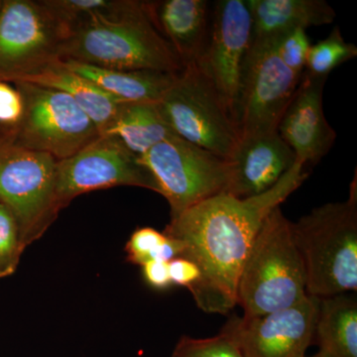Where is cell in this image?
Wrapping results in <instances>:
<instances>
[{"mask_svg": "<svg viewBox=\"0 0 357 357\" xmlns=\"http://www.w3.org/2000/svg\"><path fill=\"white\" fill-rule=\"evenodd\" d=\"M307 177L305 166L295 162L261 195L248 199L218 195L170 220L163 234L178 241L181 257L201 271V280L190 291L199 309L227 314L236 306L237 282L258 230Z\"/></svg>", "mask_w": 357, "mask_h": 357, "instance_id": "1", "label": "cell"}, {"mask_svg": "<svg viewBox=\"0 0 357 357\" xmlns=\"http://www.w3.org/2000/svg\"><path fill=\"white\" fill-rule=\"evenodd\" d=\"M60 60H72L103 69L149 70L178 74L184 69L175 52L155 29L133 0L116 15L93 14L70 28Z\"/></svg>", "mask_w": 357, "mask_h": 357, "instance_id": "2", "label": "cell"}, {"mask_svg": "<svg viewBox=\"0 0 357 357\" xmlns=\"http://www.w3.org/2000/svg\"><path fill=\"white\" fill-rule=\"evenodd\" d=\"M307 294L326 298L357 290V176L347 201L328 203L292 222Z\"/></svg>", "mask_w": 357, "mask_h": 357, "instance_id": "3", "label": "cell"}, {"mask_svg": "<svg viewBox=\"0 0 357 357\" xmlns=\"http://www.w3.org/2000/svg\"><path fill=\"white\" fill-rule=\"evenodd\" d=\"M307 295L292 222L278 206L265 218L249 250L237 282L236 305L244 316H262L288 309Z\"/></svg>", "mask_w": 357, "mask_h": 357, "instance_id": "4", "label": "cell"}, {"mask_svg": "<svg viewBox=\"0 0 357 357\" xmlns=\"http://www.w3.org/2000/svg\"><path fill=\"white\" fill-rule=\"evenodd\" d=\"M176 135L222 158L230 159L241 141L238 126L198 63L185 66L157 102Z\"/></svg>", "mask_w": 357, "mask_h": 357, "instance_id": "5", "label": "cell"}, {"mask_svg": "<svg viewBox=\"0 0 357 357\" xmlns=\"http://www.w3.org/2000/svg\"><path fill=\"white\" fill-rule=\"evenodd\" d=\"M24 102L20 121L0 135L17 146L69 158L100 136L95 123L63 91L28 82H15Z\"/></svg>", "mask_w": 357, "mask_h": 357, "instance_id": "6", "label": "cell"}, {"mask_svg": "<svg viewBox=\"0 0 357 357\" xmlns=\"http://www.w3.org/2000/svg\"><path fill=\"white\" fill-rule=\"evenodd\" d=\"M57 162L0 135V203L13 213L25 248L44 236L62 211L56 194Z\"/></svg>", "mask_w": 357, "mask_h": 357, "instance_id": "7", "label": "cell"}, {"mask_svg": "<svg viewBox=\"0 0 357 357\" xmlns=\"http://www.w3.org/2000/svg\"><path fill=\"white\" fill-rule=\"evenodd\" d=\"M170 206L171 220L220 194L229 183L227 160L178 136L155 145L139 157Z\"/></svg>", "mask_w": 357, "mask_h": 357, "instance_id": "8", "label": "cell"}, {"mask_svg": "<svg viewBox=\"0 0 357 357\" xmlns=\"http://www.w3.org/2000/svg\"><path fill=\"white\" fill-rule=\"evenodd\" d=\"M70 27L43 1L3 0L0 9V81L15 83L60 60Z\"/></svg>", "mask_w": 357, "mask_h": 357, "instance_id": "9", "label": "cell"}, {"mask_svg": "<svg viewBox=\"0 0 357 357\" xmlns=\"http://www.w3.org/2000/svg\"><path fill=\"white\" fill-rule=\"evenodd\" d=\"M278 35L253 38L244 62L237 126L241 138L277 131L301 77L288 69L277 51Z\"/></svg>", "mask_w": 357, "mask_h": 357, "instance_id": "10", "label": "cell"}, {"mask_svg": "<svg viewBox=\"0 0 357 357\" xmlns=\"http://www.w3.org/2000/svg\"><path fill=\"white\" fill-rule=\"evenodd\" d=\"M121 185L158 192L139 157L115 136L100 135L77 153L57 162L56 194L62 210L79 195Z\"/></svg>", "mask_w": 357, "mask_h": 357, "instance_id": "11", "label": "cell"}, {"mask_svg": "<svg viewBox=\"0 0 357 357\" xmlns=\"http://www.w3.org/2000/svg\"><path fill=\"white\" fill-rule=\"evenodd\" d=\"M252 40V18L245 1L220 0L213 4L208 42L198 64L236 123L244 62Z\"/></svg>", "mask_w": 357, "mask_h": 357, "instance_id": "12", "label": "cell"}, {"mask_svg": "<svg viewBox=\"0 0 357 357\" xmlns=\"http://www.w3.org/2000/svg\"><path fill=\"white\" fill-rule=\"evenodd\" d=\"M319 298L262 316H234L220 332L234 340L243 357H304L314 342Z\"/></svg>", "mask_w": 357, "mask_h": 357, "instance_id": "13", "label": "cell"}, {"mask_svg": "<svg viewBox=\"0 0 357 357\" xmlns=\"http://www.w3.org/2000/svg\"><path fill=\"white\" fill-rule=\"evenodd\" d=\"M328 77H318L305 70L292 100L284 112L278 131L296 156L306 166L318 163L332 149L337 132L324 112V86Z\"/></svg>", "mask_w": 357, "mask_h": 357, "instance_id": "14", "label": "cell"}, {"mask_svg": "<svg viewBox=\"0 0 357 357\" xmlns=\"http://www.w3.org/2000/svg\"><path fill=\"white\" fill-rule=\"evenodd\" d=\"M296 162L293 150L278 131L241 138L229 160L227 195L252 198L274 187Z\"/></svg>", "mask_w": 357, "mask_h": 357, "instance_id": "15", "label": "cell"}, {"mask_svg": "<svg viewBox=\"0 0 357 357\" xmlns=\"http://www.w3.org/2000/svg\"><path fill=\"white\" fill-rule=\"evenodd\" d=\"M155 29L170 45L183 66L199 63L210 32V2L206 0L143 1Z\"/></svg>", "mask_w": 357, "mask_h": 357, "instance_id": "16", "label": "cell"}, {"mask_svg": "<svg viewBox=\"0 0 357 357\" xmlns=\"http://www.w3.org/2000/svg\"><path fill=\"white\" fill-rule=\"evenodd\" d=\"M17 82H28L67 93L95 123L100 135L114 119L121 103L86 77L69 69L62 60L54 61Z\"/></svg>", "mask_w": 357, "mask_h": 357, "instance_id": "17", "label": "cell"}, {"mask_svg": "<svg viewBox=\"0 0 357 357\" xmlns=\"http://www.w3.org/2000/svg\"><path fill=\"white\" fill-rule=\"evenodd\" d=\"M252 18L253 38L295 29L331 24L335 11L324 0H246Z\"/></svg>", "mask_w": 357, "mask_h": 357, "instance_id": "18", "label": "cell"}, {"mask_svg": "<svg viewBox=\"0 0 357 357\" xmlns=\"http://www.w3.org/2000/svg\"><path fill=\"white\" fill-rule=\"evenodd\" d=\"M74 70L121 102H158L177 74L157 70L103 69L72 60H62Z\"/></svg>", "mask_w": 357, "mask_h": 357, "instance_id": "19", "label": "cell"}, {"mask_svg": "<svg viewBox=\"0 0 357 357\" xmlns=\"http://www.w3.org/2000/svg\"><path fill=\"white\" fill-rule=\"evenodd\" d=\"M317 357H357V300L354 294L321 298L314 325Z\"/></svg>", "mask_w": 357, "mask_h": 357, "instance_id": "20", "label": "cell"}, {"mask_svg": "<svg viewBox=\"0 0 357 357\" xmlns=\"http://www.w3.org/2000/svg\"><path fill=\"white\" fill-rule=\"evenodd\" d=\"M102 135L115 136L138 157L177 136L162 116L157 102H121Z\"/></svg>", "mask_w": 357, "mask_h": 357, "instance_id": "21", "label": "cell"}, {"mask_svg": "<svg viewBox=\"0 0 357 357\" xmlns=\"http://www.w3.org/2000/svg\"><path fill=\"white\" fill-rule=\"evenodd\" d=\"M356 56V45L345 42L340 28L335 27L326 38L312 45L305 70L314 76L328 77L333 70Z\"/></svg>", "mask_w": 357, "mask_h": 357, "instance_id": "22", "label": "cell"}, {"mask_svg": "<svg viewBox=\"0 0 357 357\" xmlns=\"http://www.w3.org/2000/svg\"><path fill=\"white\" fill-rule=\"evenodd\" d=\"M66 24L72 26L93 14L116 15L130 7L133 0H42Z\"/></svg>", "mask_w": 357, "mask_h": 357, "instance_id": "23", "label": "cell"}, {"mask_svg": "<svg viewBox=\"0 0 357 357\" xmlns=\"http://www.w3.org/2000/svg\"><path fill=\"white\" fill-rule=\"evenodd\" d=\"M24 250L13 213L0 203V279L15 273Z\"/></svg>", "mask_w": 357, "mask_h": 357, "instance_id": "24", "label": "cell"}, {"mask_svg": "<svg viewBox=\"0 0 357 357\" xmlns=\"http://www.w3.org/2000/svg\"><path fill=\"white\" fill-rule=\"evenodd\" d=\"M172 357H243L234 340L220 332L208 338L183 337Z\"/></svg>", "mask_w": 357, "mask_h": 357, "instance_id": "25", "label": "cell"}, {"mask_svg": "<svg viewBox=\"0 0 357 357\" xmlns=\"http://www.w3.org/2000/svg\"><path fill=\"white\" fill-rule=\"evenodd\" d=\"M311 46L306 30L295 29L278 35L277 51L279 57L288 69L299 76H302L306 70L307 54Z\"/></svg>", "mask_w": 357, "mask_h": 357, "instance_id": "26", "label": "cell"}, {"mask_svg": "<svg viewBox=\"0 0 357 357\" xmlns=\"http://www.w3.org/2000/svg\"><path fill=\"white\" fill-rule=\"evenodd\" d=\"M165 239L166 236L163 232H160L152 227H141L136 229L126 243V259L132 264L143 266L145 263L151 261L154 253Z\"/></svg>", "mask_w": 357, "mask_h": 357, "instance_id": "27", "label": "cell"}, {"mask_svg": "<svg viewBox=\"0 0 357 357\" xmlns=\"http://www.w3.org/2000/svg\"><path fill=\"white\" fill-rule=\"evenodd\" d=\"M24 102L20 91L0 81V129L13 128L22 117Z\"/></svg>", "mask_w": 357, "mask_h": 357, "instance_id": "28", "label": "cell"}, {"mask_svg": "<svg viewBox=\"0 0 357 357\" xmlns=\"http://www.w3.org/2000/svg\"><path fill=\"white\" fill-rule=\"evenodd\" d=\"M169 272L172 284L183 286L190 291L196 287L201 280L199 267L187 258L178 257L169 262Z\"/></svg>", "mask_w": 357, "mask_h": 357, "instance_id": "29", "label": "cell"}, {"mask_svg": "<svg viewBox=\"0 0 357 357\" xmlns=\"http://www.w3.org/2000/svg\"><path fill=\"white\" fill-rule=\"evenodd\" d=\"M143 276L145 281L151 287L164 290L173 285L169 272V262L152 260L145 263L142 266Z\"/></svg>", "mask_w": 357, "mask_h": 357, "instance_id": "30", "label": "cell"}, {"mask_svg": "<svg viewBox=\"0 0 357 357\" xmlns=\"http://www.w3.org/2000/svg\"><path fill=\"white\" fill-rule=\"evenodd\" d=\"M2 3H3V0H0V9H1Z\"/></svg>", "mask_w": 357, "mask_h": 357, "instance_id": "31", "label": "cell"}, {"mask_svg": "<svg viewBox=\"0 0 357 357\" xmlns=\"http://www.w3.org/2000/svg\"><path fill=\"white\" fill-rule=\"evenodd\" d=\"M305 357V356H304Z\"/></svg>", "mask_w": 357, "mask_h": 357, "instance_id": "32", "label": "cell"}]
</instances>
